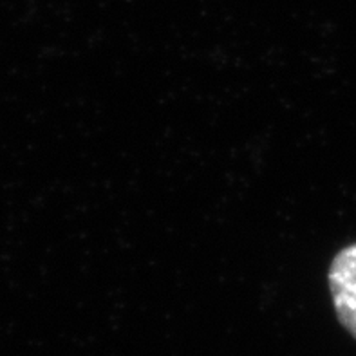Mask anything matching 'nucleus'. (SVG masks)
Listing matches in <instances>:
<instances>
[{
  "instance_id": "1",
  "label": "nucleus",
  "mask_w": 356,
  "mask_h": 356,
  "mask_svg": "<svg viewBox=\"0 0 356 356\" xmlns=\"http://www.w3.org/2000/svg\"><path fill=\"white\" fill-rule=\"evenodd\" d=\"M327 279L340 324L356 339V244L337 253Z\"/></svg>"
}]
</instances>
